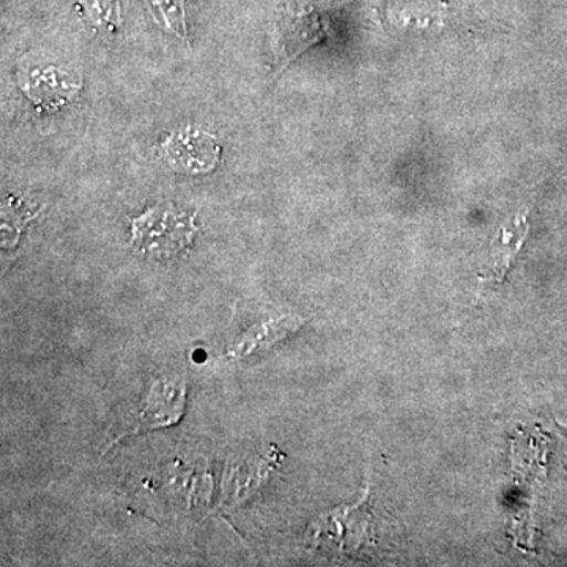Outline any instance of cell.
<instances>
[{
  "label": "cell",
  "instance_id": "6da1fadb",
  "mask_svg": "<svg viewBox=\"0 0 567 567\" xmlns=\"http://www.w3.org/2000/svg\"><path fill=\"white\" fill-rule=\"evenodd\" d=\"M196 215L158 205L132 221V244L147 256L173 257L193 244Z\"/></svg>",
  "mask_w": 567,
  "mask_h": 567
},
{
  "label": "cell",
  "instance_id": "7a4b0ae2",
  "mask_svg": "<svg viewBox=\"0 0 567 567\" xmlns=\"http://www.w3.org/2000/svg\"><path fill=\"white\" fill-rule=\"evenodd\" d=\"M159 152L175 173L204 175L215 169L221 155V147L210 133L186 126L169 134Z\"/></svg>",
  "mask_w": 567,
  "mask_h": 567
},
{
  "label": "cell",
  "instance_id": "3957f363",
  "mask_svg": "<svg viewBox=\"0 0 567 567\" xmlns=\"http://www.w3.org/2000/svg\"><path fill=\"white\" fill-rule=\"evenodd\" d=\"M328 35V25L319 14L295 13L292 18L282 20L279 28L278 69L282 71L292 63L298 55L315 47Z\"/></svg>",
  "mask_w": 567,
  "mask_h": 567
},
{
  "label": "cell",
  "instance_id": "277c9868",
  "mask_svg": "<svg viewBox=\"0 0 567 567\" xmlns=\"http://www.w3.org/2000/svg\"><path fill=\"white\" fill-rule=\"evenodd\" d=\"M528 218L527 213L516 216L513 221L507 223L496 234L494 244L491 249V275L487 279H494L496 282H502L505 276L509 274L514 260L525 240L528 237Z\"/></svg>",
  "mask_w": 567,
  "mask_h": 567
},
{
  "label": "cell",
  "instance_id": "5b68a950",
  "mask_svg": "<svg viewBox=\"0 0 567 567\" xmlns=\"http://www.w3.org/2000/svg\"><path fill=\"white\" fill-rule=\"evenodd\" d=\"M185 406V388L174 383H156L141 413L142 429H156L181 420Z\"/></svg>",
  "mask_w": 567,
  "mask_h": 567
},
{
  "label": "cell",
  "instance_id": "8992f818",
  "mask_svg": "<svg viewBox=\"0 0 567 567\" xmlns=\"http://www.w3.org/2000/svg\"><path fill=\"white\" fill-rule=\"evenodd\" d=\"M159 20L182 39H186L185 6L183 0H151Z\"/></svg>",
  "mask_w": 567,
  "mask_h": 567
},
{
  "label": "cell",
  "instance_id": "52a82bcc",
  "mask_svg": "<svg viewBox=\"0 0 567 567\" xmlns=\"http://www.w3.org/2000/svg\"><path fill=\"white\" fill-rule=\"evenodd\" d=\"M82 7L93 20L110 21L117 14V0H81Z\"/></svg>",
  "mask_w": 567,
  "mask_h": 567
}]
</instances>
